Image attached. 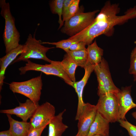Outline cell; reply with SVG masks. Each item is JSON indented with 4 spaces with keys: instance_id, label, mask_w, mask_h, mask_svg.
<instances>
[{
    "instance_id": "cell-1",
    "label": "cell",
    "mask_w": 136,
    "mask_h": 136,
    "mask_svg": "<svg viewBox=\"0 0 136 136\" xmlns=\"http://www.w3.org/2000/svg\"><path fill=\"white\" fill-rule=\"evenodd\" d=\"M120 10L118 4L107 1L89 26L70 38L78 42H83L88 45L92 43L95 38L102 35L108 37L112 36L115 26L122 24L136 17V9L134 7L129 9L125 15L118 16Z\"/></svg>"
},
{
    "instance_id": "cell-2",
    "label": "cell",
    "mask_w": 136,
    "mask_h": 136,
    "mask_svg": "<svg viewBox=\"0 0 136 136\" xmlns=\"http://www.w3.org/2000/svg\"><path fill=\"white\" fill-rule=\"evenodd\" d=\"M1 14L5 20V27L3 38L7 53L19 45L20 33L15 24V19L11 12L9 4L5 0L0 1Z\"/></svg>"
},
{
    "instance_id": "cell-3",
    "label": "cell",
    "mask_w": 136,
    "mask_h": 136,
    "mask_svg": "<svg viewBox=\"0 0 136 136\" xmlns=\"http://www.w3.org/2000/svg\"><path fill=\"white\" fill-rule=\"evenodd\" d=\"M36 32V31L33 36L30 34H29L23 45L22 53L12 64L21 61H26L30 58L42 59L50 63L51 62L52 60L47 57L46 54L49 50L54 47H46L42 45V41L35 38Z\"/></svg>"
},
{
    "instance_id": "cell-4",
    "label": "cell",
    "mask_w": 136,
    "mask_h": 136,
    "mask_svg": "<svg viewBox=\"0 0 136 136\" xmlns=\"http://www.w3.org/2000/svg\"><path fill=\"white\" fill-rule=\"evenodd\" d=\"M99 11L96 10L83 12L79 10L75 15L64 22L61 31L70 37L78 34L91 24L95 17L96 14Z\"/></svg>"
},
{
    "instance_id": "cell-5",
    "label": "cell",
    "mask_w": 136,
    "mask_h": 136,
    "mask_svg": "<svg viewBox=\"0 0 136 136\" xmlns=\"http://www.w3.org/2000/svg\"><path fill=\"white\" fill-rule=\"evenodd\" d=\"M41 75L25 81L12 82L9 84V88L14 93L22 94L38 104L43 85Z\"/></svg>"
},
{
    "instance_id": "cell-6",
    "label": "cell",
    "mask_w": 136,
    "mask_h": 136,
    "mask_svg": "<svg viewBox=\"0 0 136 136\" xmlns=\"http://www.w3.org/2000/svg\"><path fill=\"white\" fill-rule=\"evenodd\" d=\"M26 61L27 63L25 65L19 69L20 75L24 74L29 71H40L47 75L58 76L63 79L67 84L73 86V82L65 72L61 61L52 60L50 64L45 65L33 63L29 59Z\"/></svg>"
},
{
    "instance_id": "cell-7",
    "label": "cell",
    "mask_w": 136,
    "mask_h": 136,
    "mask_svg": "<svg viewBox=\"0 0 136 136\" xmlns=\"http://www.w3.org/2000/svg\"><path fill=\"white\" fill-rule=\"evenodd\" d=\"M94 71L98 81L97 94L99 96L109 93L116 94L120 90L113 82L108 64L104 58L100 63L94 65Z\"/></svg>"
},
{
    "instance_id": "cell-8",
    "label": "cell",
    "mask_w": 136,
    "mask_h": 136,
    "mask_svg": "<svg viewBox=\"0 0 136 136\" xmlns=\"http://www.w3.org/2000/svg\"><path fill=\"white\" fill-rule=\"evenodd\" d=\"M96 105L97 112L110 123L120 119L119 107L116 94L109 93L100 95Z\"/></svg>"
},
{
    "instance_id": "cell-9",
    "label": "cell",
    "mask_w": 136,
    "mask_h": 136,
    "mask_svg": "<svg viewBox=\"0 0 136 136\" xmlns=\"http://www.w3.org/2000/svg\"><path fill=\"white\" fill-rule=\"evenodd\" d=\"M55 107L49 103L46 102L39 105L30 118V128L46 126L55 116Z\"/></svg>"
},
{
    "instance_id": "cell-10",
    "label": "cell",
    "mask_w": 136,
    "mask_h": 136,
    "mask_svg": "<svg viewBox=\"0 0 136 136\" xmlns=\"http://www.w3.org/2000/svg\"><path fill=\"white\" fill-rule=\"evenodd\" d=\"M97 112L96 105L85 103L78 120V132L75 136H87Z\"/></svg>"
},
{
    "instance_id": "cell-11",
    "label": "cell",
    "mask_w": 136,
    "mask_h": 136,
    "mask_svg": "<svg viewBox=\"0 0 136 136\" xmlns=\"http://www.w3.org/2000/svg\"><path fill=\"white\" fill-rule=\"evenodd\" d=\"M131 86L123 88L116 94L119 107L120 119H125V115L131 109L136 107L131 95Z\"/></svg>"
},
{
    "instance_id": "cell-12",
    "label": "cell",
    "mask_w": 136,
    "mask_h": 136,
    "mask_svg": "<svg viewBox=\"0 0 136 136\" xmlns=\"http://www.w3.org/2000/svg\"><path fill=\"white\" fill-rule=\"evenodd\" d=\"M18 106L15 108L7 110H1V113L14 115L20 118L22 121H27L32 116L38 107V104H36L29 99H27L24 103H19Z\"/></svg>"
},
{
    "instance_id": "cell-13",
    "label": "cell",
    "mask_w": 136,
    "mask_h": 136,
    "mask_svg": "<svg viewBox=\"0 0 136 136\" xmlns=\"http://www.w3.org/2000/svg\"><path fill=\"white\" fill-rule=\"evenodd\" d=\"M94 65L87 63L84 67V75L80 81L73 82L72 87L77 93L78 98V105L75 120H78L82 112L85 103L83 99V91L85 85L91 73L94 70Z\"/></svg>"
},
{
    "instance_id": "cell-14",
    "label": "cell",
    "mask_w": 136,
    "mask_h": 136,
    "mask_svg": "<svg viewBox=\"0 0 136 136\" xmlns=\"http://www.w3.org/2000/svg\"><path fill=\"white\" fill-rule=\"evenodd\" d=\"M23 45L20 44L16 48L13 49L6 54V55L0 59V90L2 89L6 69L11 63L22 53Z\"/></svg>"
},
{
    "instance_id": "cell-15",
    "label": "cell",
    "mask_w": 136,
    "mask_h": 136,
    "mask_svg": "<svg viewBox=\"0 0 136 136\" xmlns=\"http://www.w3.org/2000/svg\"><path fill=\"white\" fill-rule=\"evenodd\" d=\"M109 123L107 120L97 112L87 136H92L97 134L109 136Z\"/></svg>"
},
{
    "instance_id": "cell-16",
    "label": "cell",
    "mask_w": 136,
    "mask_h": 136,
    "mask_svg": "<svg viewBox=\"0 0 136 136\" xmlns=\"http://www.w3.org/2000/svg\"><path fill=\"white\" fill-rule=\"evenodd\" d=\"M64 109L51 120L49 125V136H61L68 128L62 121L63 115L65 111Z\"/></svg>"
},
{
    "instance_id": "cell-17",
    "label": "cell",
    "mask_w": 136,
    "mask_h": 136,
    "mask_svg": "<svg viewBox=\"0 0 136 136\" xmlns=\"http://www.w3.org/2000/svg\"><path fill=\"white\" fill-rule=\"evenodd\" d=\"M10 125L9 130L12 136H27L30 127L29 122L19 121L13 119L9 114H6Z\"/></svg>"
},
{
    "instance_id": "cell-18",
    "label": "cell",
    "mask_w": 136,
    "mask_h": 136,
    "mask_svg": "<svg viewBox=\"0 0 136 136\" xmlns=\"http://www.w3.org/2000/svg\"><path fill=\"white\" fill-rule=\"evenodd\" d=\"M86 49L87 53V63L95 65L101 61L103 50L98 46L96 40L88 45Z\"/></svg>"
},
{
    "instance_id": "cell-19",
    "label": "cell",
    "mask_w": 136,
    "mask_h": 136,
    "mask_svg": "<svg viewBox=\"0 0 136 136\" xmlns=\"http://www.w3.org/2000/svg\"><path fill=\"white\" fill-rule=\"evenodd\" d=\"M63 67L67 75L73 82L76 81L75 72L77 64L67 53L65 54L61 61Z\"/></svg>"
},
{
    "instance_id": "cell-20",
    "label": "cell",
    "mask_w": 136,
    "mask_h": 136,
    "mask_svg": "<svg viewBox=\"0 0 136 136\" xmlns=\"http://www.w3.org/2000/svg\"><path fill=\"white\" fill-rule=\"evenodd\" d=\"M77 64L78 66L84 68L87 61V53L86 49L77 51L69 50L66 52Z\"/></svg>"
},
{
    "instance_id": "cell-21",
    "label": "cell",
    "mask_w": 136,
    "mask_h": 136,
    "mask_svg": "<svg viewBox=\"0 0 136 136\" xmlns=\"http://www.w3.org/2000/svg\"><path fill=\"white\" fill-rule=\"evenodd\" d=\"M64 0H53L50 1L49 4L52 13L58 15V22L59 24L58 29L62 28L64 23L62 19V15L63 4Z\"/></svg>"
},
{
    "instance_id": "cell-22",
    "label": "cell",
    "mask_w": 136,
    "mask_h": 136,
    "mask_svg": "<svg viewBox=\"0 0 136 136\" xmlns=\"http://www.w3.org/2000/svg\"><path fill=\"white\" fill-rule=\"evenodd\" d=\"M77 42H78L75 40L69 38L57 42H42V44L55 45L56 48L62 49L66 52L69 50V48L72 45Z\"/></svg>"
},
{
    "instance_id": "cell-23",
    "label": "cell",
    "mask_w": 136,
    "mask_h": 136,
    "mask_svg": "<svg viewBox=\"0 0 136 136\" xmlns=\"http://www.w3.org/2000/svg\"><path fill=\"white\" fill-rule=\"evenodd\" d=\"M79 0H75L71 5L65 14L62 17L63 22H65L75 15L79 10Z\"/></svg>"
},
{
    "instance_id": "cell-24",
    "label": "cell",
    "mask_w": 136,
    "mask_h": 136,
    "mask_svg": "<svg viewBox=\"0 0 136 136\" xmlns=\"http://www.w3.org/2000/svg\"><path fill=\"white\" fill-rule=\"evenodd\" d=\"M129 73L133 75L134 81H136V46L131 53Z\"/></svg>"
},
{
    "instance_id": "cell-25",
    "label": "cell",
    "mask_w": 136,
    "mask_h": 136,
    "mask_svg": "<svg viewBox=\"0 0 136 136\" xmlns=\"http://www.w3.org/2000/svg\"><path fill=\"white\" fill-rule=\"evenodd\" d=\"M118 122L121 127L127 130L129 136H136V126L125 120L120 119Z\"/></svg>"
},
{
    "instance_id": "cell-26",
    "label": "cell",
    "mask_w": 136,
    "mask_h": 136,
    "mask_svg": "<svg viewBox=\"0 0 136 136\" xmlns=\"http://www.w3.org/2000/svg\"><path fill=\"white\" fill-rule=\"evenodd\" d=\"M86 45L83 42H79L72 45L69 48V50L72 51H77L86 49Z\"/></svg>"
},
{
    "instance_id": "cell-27",
    "label": "cell",
    "mask_w": 136,
    "mask_h": 136,
    "mask_svg": "<svg viewBox=\"0 0 136 136\" xmlns=\"http://www.w3.org/2000/svg\"><path fill=\"white\" fill-rule=\"evenodd\" d=\"M46 126L38 128H30L27 136H41L43 131Z\"/></svg>"
},
{
    "instance_id": "cell-28",
    "label": "cell",
    "mask_w": 136,
    "mask_h": 136,
    "mask_svg": "<svg viewBox=\"0 0 136 136\" xmlns=\"http://www.w3.org/2000/svg\"><path fill=\"white\" fill-rule=\"evenodd\" d=\"M75 0H64L63 4L62 17L66 13L71 5Z\"/></svg>"
},
{
    "instance_id": "cell-29",
    "label": "cell",
    "mask_w": 136,
    "mask_h": 136,
    "mask_svg": "<svg viewBox=\"0 0 136 136\" xmlns=\"http://www.w3.org/2000/svg\"><path fill=\"white\" fill-rule=\"evenodd\" d=\"M0 136H12L9 129L0 132Z\"/></svg>"
},
{
    "instance_id": "cell-30",
    "label": "cell",
    "mask_w": 136,
    "mask_h": 136,
    "mask_svg": "<svg viewBox=\"0 0 136 136\" xmlns=\"http://www.w3.org/2000/svg\"><path fill=\"white\" fill-rule=\"evenodd\" d=\"M132 117L135 119L136 120V111L133 112L131 114Z\"/></svg>"
},
{
    "instance_id": "cell-31",
    "label": "cell",
    "mask_w": 136,
    "mask_h": 136,
    "mask_svg": "<svg viewBox=\"0 0 136 136\" xmlns=\"http://www.w3.org/2000/svg\"><path fill=\"white\" fill-rule=\"evenodd\" d=\"M92 136H103V135H102L100 134H97L93 135Z\"/></svg>"
},
{
    "instance_id": "cell-32",
    "label": "cell",
    "mask_w": 136,
    "mask_h": 136,
    "mask_svg": "<svg viewBox=\"0 0 136 136\" xmlns=\"http://www.w3.org/2000/svg\"><path fill=\"white\" fill-rule=\"evenodd\" d=\"M134 43L136 45V41H134Z\"/></svg>"
},
{
    "instance_id": "cell-33",
    "label": "cell",
    "mask_w": 136,
    "mask_h": 136,
    "mask_svg": "<svg viewBox=\"0 0 136 136\" xmlns=\"http://www.w3.org/2000/svg\"><path fill=\"white\" fill-rule=\"evenodd\" d=\"M135 108H136V107Z\"/></svg>"
},
{
    "instance_id": "cell-34",
    "label": "cell",
    "mask_w": 136,
    "mask_h": 136,
    "mask_svg": "<svg viewBox=\"0 0 136 136\" xmlns=\"http://www.w3.org/2000/svg\"></svg>"
}]
</instances>
